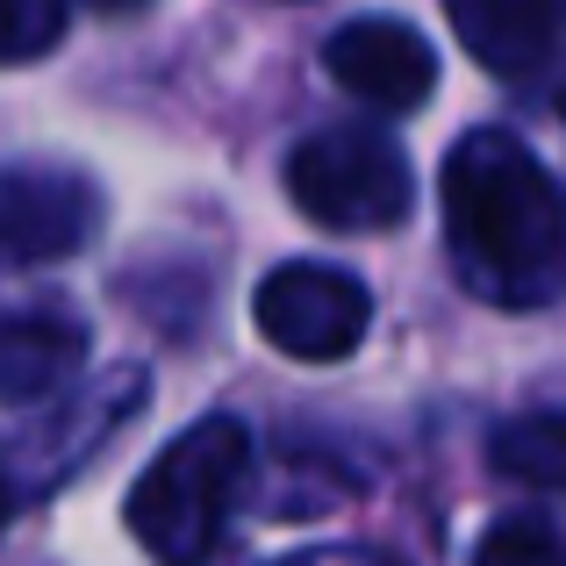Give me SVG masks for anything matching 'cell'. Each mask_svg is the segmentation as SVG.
<instances>
[{"mask_svg": "<svg viewBox=\"0 0 566 566\" xmlns=\"http://www.w3.org/2000/svg\"><path fill=\"white\" fill-rule=\"evenodd\" d=\"M65 36V0H8V57H43Z\"/></svg>", "mask_w": 566, "mask_h": 566, "instance_id": "8fae6325", "label": "cell"}, {"mask_svg": "<svg viewBox=\"0 0 566 566\" xmlns=\"http://www.w3.org/2000/svg\"><path fill=\"white\" fill-rule=\"evenodd\" d=\"M0 222H8V259L14 265H51V259H72L94 237L101 193L72 166H8Z\"/></svg>", "mask_w": 566, "mask_h": 566, "instance_id": "8992f818", "label": "cell"}, {"mask_svg": "<svg viewBox=\"0 0 566 566\" xmlns=\"http://www.w3.org/2000/svg\"><path fill=\"white\" fill-rule=\"evenodd\" d=\"M444 14H452L459 43L473 51V65L495 80H531L559 36L553 0H444Z\"/></svg>", "mask_w": 566, "mask_h": 566, "instance_id": "52a82bcc", "label": "cell"}, {"mask_svg": "<svg viewBox=\"0 0 566 566\" xmlns=\"http://www.w3.org/2000/svg\"><path fill=\"white\" fill-rule=\"evenodd\" d=\"M323 65H331V80L345 86L352 101H366V108H380V115H409L438 94V51H430L409 22H395V14H359V22H345L323 43Z\"/></svg>", "mask_w": 566, "mask_h": 566, "instance_id": "5b68a950", "label": "cell"}, {"mask_svg": "<svg viewBox=\"0 0 566 566\" xmlns=\"http://www.w3.org/2000/svg\"><path fill=\"white\" fill-rule=\"evenodd\" d=\"M287 201L302 208L316 230H387L409 216L416 172L380 129H308L287 158Z\"/></svg>", "mask_w": 566, "mask_h": 566, "instance_id": "3957f363", "label": "cell"}, {"mask_svg": "<svg viewBox=\"0 0 566 566\" xmlns=\"http://www.w3.org/2000/svg\"><path fill=\"white\" fill-rule=\"evenodd\" d=\"M251 323L273 352L287 359H308V366H331V359H352L374 323V294H366L359 273L345 265H323V259H287L259 280L251 294Z\"/></svg>", "mask_w": 566, "mask_h": 566, "instance_id": "277c9868", "label": "cell"}, {"mask_svg": "<svg viewBox=\"0 0 566 566\" xmlns=\"http://www.w3.org/2000/svg\"><path fill=\"white\" fill-rule=\"evenodd\" d=\"M473 566H566V545L545 516H502L473 545Z\"/></svg>", "mask_w": 566, "mask_h": 566, "instance_id": "30bf717a", "label": "cell"}, {"mask_svg": "<svg viewBox=\"0 0 566 566\" xmlns=\"http://www.w3.org/2000/svg\"><path fill=\"white\" fill-rule=\"evenodd\" d=\"M287 566H387L380 553H308V559H287Z\"/></svg>", "mask_w": 566, "mask_h": 566, "instance_id": "7c38bea8", "label": "cell"}, {"mask_svg": "<svg viewBox=\"0 0 566 566\" xmlns=\"http://www.w3.org/2000/svg\"><path fill=\"white\" fill-rule=\"evenodd\" d=\"M444 237L481 302L545 308L566 294V193L510 129H473L444 158Z\"/></svg>", "mask_w": 566, "mask_h": 566, "instance_id": "6da1fadb", "label": "cell"}, {"mask_svg": "<svg viewBox=\"0 0 566 566\" xmlns=\"http://www.w3.org/2000/svg\"><path fill=\"white\" fill-rule=\"evenodd\" d=\"M94 8H137V0H94Z\"/></svg>", "mask_w": 566, "mask_h": 566, "instance_id": "4fadbf2b", "label": "cell"}, {"mask_svg": "<svg viewBox=\"0 0 566 566\" xmlns=\"http://www.w3.org/2000/svg\"><path fill=\"white\" fill-rule=\"evenodd\" d=\"M86 359V331L72 316H57V308H29V316L8 323V337H0V387H8L14 409H36V401L65 395L72 374H80Z\"/></svg>", "mask_w": 566, "mask_h": 566, "instance_id": "ba28073f", "label": "cell"}, {"mask_svg": "<svg viewBox=\"0 0 566 566\" xmlns=\"http://www.w3.org/2000/svg\"><path fill=\"white\" fill-rule=\"evenodd\" d=\"M495 473L566 495V416H516L495 430Z\"/></svg>", "mask_w": 566, "mask_h": 566, "instance_id": "9c48e42d", "label": "cell"}, {"mask_svg": "<svg viewBox=\"0 0 566 566\" xmlns=\"http://www.w3.org/2000/svg\"><path fill=\"white\" fill-rule=\"evenodd\" d=\"M244 488H251V430L237 416H201L137 473L123 524L151 559L201 566Z\"/></svg>", "mask_w": 566, "mask_h": 566, "instance_id": "7a4b0ae2", "label": "cell"}]
</instances>
